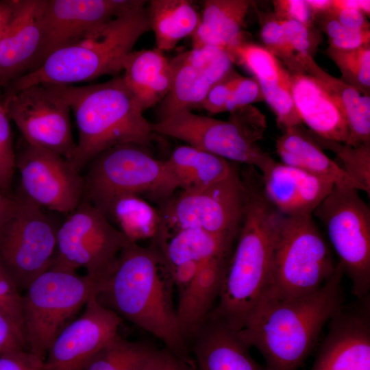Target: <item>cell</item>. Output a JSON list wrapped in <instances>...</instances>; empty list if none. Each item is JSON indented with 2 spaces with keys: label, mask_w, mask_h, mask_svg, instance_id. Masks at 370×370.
<instances>
[{
  "label": "cell",
  "mask_w": 370,
  "mask_h": 370,
  "mask_svg": "<svg viewBox=\"0 0 370 370\" xmlns=\"http://www.w3.org/2000/svg\"><path fill=\"white\" fill-rule=\"evenodd\" d=\"M175 288L171 267L157 245L143 247L130 241L119 252L97 299L160 339L178 357L195 362L180 329Z\"/></svg>",
  "instance_id": "6da1fadb"
},
{
  "label": "cell",
  "mask_w": 370,
  "mask_h": 370,
  "mask_svg": "<svg viewBox=\"0 0 370 370\" xmlns=\"http://www.w3.org/2000/svg\"><path fill=\"white\" fill-rule=\"evenodd\" d=\"M241 175L245 205L237 243L227 265L218 302L208 314L236 331L244 327L267 291L283 216L265 196L261 176L255 168L245 166Z\"/></svg>",
  "instance_id": "7a4b0ae2"
},
{
  "label": "cell",
  "mask_w": 370,
  "mask_h": 370,
  "mask_svg": "<svg viewBox=\"0 0 370 370\" xmlns=\"http://www.w3.org/2000/svg\"><path fill=\"white\" fill-rule=\"evenodd\" d=\"M343 271L335 272L316 292L293 299L261 300L238 335L256 348L267 370H298L326 323L343 306Z\"/></svg>",
  "instance_id": "3957f363"
},
{
  "label": "cell",
  "mask_w": 370,
  "mask_h": 370,
  "mask_svg": "<svg viewBox=\"0 0 370 370\" xmlns=\"http://www.w3.org/2000/svg\"><path fill=\"white\" fill-rule=\"evenodd\" d=\"M57 85L75 114L78 140L69 162L79 171L112 147L151 144V123L122 75L86 86Z\"/></svg>",
  "instance_id": "277c9868"
},
{
  "label": "cell",
  "mask_w": 370,
  "mask_h": 370,
  "mask_svg": "<svg viewBox=\"0 0 370 370\" xmlns=\"http://www.w3.org/2000/svg\"><path fill=\"white\" fill-rule=\"evenodd\" d=\"M145 4L116 18L102 32L54 51L37 69L4 87L3 97L36 84L71 85L117 76L138 40L150 30Z\"/></svg>",
  "instance_id": "5b68a950"
},
{
  "label": "cell",
  "mask_w": 370,
  "mask_h": 370,
  "mask_svg": "<svg viewBox=\"0 0 370 370\" xmlns=\"http://www.w3.org/2000/svg\"><path fill=\"white\" fill-rule=\"evenodd\" d=\"M84 197L105 216L117 198L130 195L164 207L179 184L166 160L153 157L145 146L123 144L109 148L87 164Z\"/></svg>",
  "instance_id": "8992f818"
},
{
  "label": "cell",
  "mask_w": 370,
  "mask_h": 370,
  "mask_svg": "<svg viewBox=\"0 0 370 370\" xmlns=\"http://www.w3.org/2000/svg\"><path fill=\"white\" fill-rule=\"evenodd\" d=\"M230 113L229 119L222 121L184 111L151 123V127L153 133L264 172L275 162L256 144L267 127L265 116L252 105Z\"/></svg>",
  "instance_id": "52a82bcc"
},
{
  "label": "cell",
  "mask_w": 370,
  "mask_h": 370,
  "mask_svg": "<svg viewBox=\"0 0 370 370\" xmlns=\"http://www.w3.org/2000/svg\"><path fill=\"white\" fill-rule=\"evenodd\" d=\"M312 217L282 216L262 299L306 296L321 288L335 272L338 262Z\"/></svg>",
  "instance_id": "ba28073f"
},
{
  "label": "cell",
  "mask_w": 370,
  "mask_h": 370,
  "mask_svg": "<svg viewBox=\"0 0 370 370\" xmlns=\"http://www.w3.org/2000/svg\"><path fill=\"white\" fill-rule=\"evenodd\" d=\"M99 291L89 276L76 272L49 269L36 278L23 295L27 349L45 360L54 338Z\"/></svg>",
  "instance_id": "9c48e42d"
},
{
  "label": "cell",
  "mask_w": 370,
  "mask_h": 370,
  "mask_svg": "<svg viewBox=\"0 0 370 370\" xmlns=\"http://www.w3.org/2000/svg\"><path fill=\"white\" fill-rule=\"evenodd\" d=\"M130 241L83 197L59 225L56 255L50 269L76 272L84 268L100 290L119 252Z\"/></svg>",
  "instance_id": "30bf717a"
},
{
  "label": "cell",
  "mask_w": 370,
  "mask_h": 370,
  "mask_svg": "<svg viewBox=\"0 0 370 370\" xmlns=\"http://www.w3.org/2000/svg\"><path fill=\"white\" fill-rule=\"evenodd\" d=\"M358 190L334 186L314 210L358 299L370 289V209Z\"/></svg>",
  "instance_id": "8fae6325"
},
{
  "label": "cell",
  "mask_w": 370,
  "mask_h": 370,
  "mask_svg": "<svg viewBox=\"0 0 370 370\" xmlns=\"http://www.w3.org/2000/svg\"><path fill=\"white\" fill-rule=\"evenodd\" d=\"M245 192L241 171L234 164L224 179L201 190L182 191L159 212L164 233L198 229L233 243L243 219Z\"/></svg>",
  "instance_id": "7c38bea8"
},
{
  "label": "cell",
  "mask_w": 370,
  "mask_h": 370,
  "mask_svg": "<svg viewBox=\"0 0 370 370\" xmlns=\"http://www.w3.org/2000/svg\"><path fill=\"white\" fill-rule=\"evenodd\" d=\"M14 198L12 213L0 226V265L21 291L51 267L60 224L24 197Z\"/></svg>",
  "instance_id": "4fadbf2b"
},
{
  "label": "cell",
  "mask_w": 370,
  "mask_h": 370,
  "mask_svg": "<svg viewBox=\"0 0 370 370\" xmlns=\"http://www.w3.org/2000/svg\"><path fill=\"white\" fill-rule=\"evenodd\" d=\"M1 100L23 140L70 160L76 147L71 109L57 84H33Z\"/></svg>",
  "instance_id": "5bb4252c"
},
{
  "label": "cell",
  "mask_w": 370,
  "mask_h": 370,
  "mask_svg": "<svg viewBox=\"0 0 370 370\" xmlns=\"http://www.w3.org/2000/svg\"><path fill=\"white\" fill-rule=\"evenodd\" d=\"M23 142L15 158L19 195L42 209L68 214L84 197L81 171L61 155Z\"/></svg>",
  "instance_id": "9a60e30c"
},
{
  "label": "cell",
  "mask_w": 370,
  "mask_h": 370,
  "mask_svg": "<svg viewBox=\"0 0 370 370\" xmlns=\"http://www.w3.org/2000/svg\"><path fill=\"white\" fill-rule=\"evenodd\" d=\"M145 1L47 0L40 47L28 73L54 51L102 32L114 19Z\"/></svg>",
  "instance_id": "2e32d148"
},
{
  "label": "cell",
  "mask_w": 370,
  "mask_h": 370,
  "mask_svg": "<svg viewBox=\"0 0 370 370\" xmlns=\"http://www.w3.org/2000/svg\"><path fill=\"white\" fill-rule=\"evenodd\" d=\"M122 319L100 304L97 295L84 312L66 325L50 345L43 370H84L92 357L116 334Z\"/></svg>",
  "instance_id": "e0dca14e"
},
{
  "label": "cell",
  "mask_w": 370,
  "mask_h": 370,
  "mask_svg": "<svg viewBox=\"0 0 370 370\" xmlns=\"http://www.w3.org/2000/svg\"><path fill=\"white\" fill-rule=\"evenodd\" d=\"M362 299L356 306H343L329 321L310 370H370L369 299Z\"/></svg>",
  "instance_id": "ac0fdd59"
},
{
  "label": "cell",
  "mask_w": 370,
  "mask_h": 370,
  "mask_svg": "<svg viewBox=\"0 0 370 370\" xmlns=\"http://www.w3.org/2000/svg\"><path fill=\"white\" fill-rule=\"evenodd\" d=\"M0 35V86L27 73L38 51L47 0H8Z\"/></svg>",
  "instance_id": "d6986e66"
},
{
  "label": "cell",
  "mask_w": 370,
  "mask_h": 370,
  "mask_svg": "<svg viewBox=\"0 0 370 370\" xmlns=\"http://www.w3.org/2000/svg\"><path fill=\"white\" fill-rule=\"evenodd\" d=\"M265 196L286 217L312 216L332 189L330 180L275 162L261 173Z\"/></svg>",
  "instance_id": "ffe728a7"
},
{
  "label": "cell",
  "mask_w": 370,
  "mask_h": 370,
  "mask_svg": "<svg viewBox=\"0 0 370 370\" xmlns=\"http://www.w3.org/2000/svg\"><path fill=\"white\" fill-rule=\"evenodd\" d=\"M233 63L243 65L254 75L261 88L264 99L277 117L283 130L301 125L291 90V73L265 47L243 42L230 53Z\"/></svg>",
  "instance_id": "44dd1931"
},
{
  "label": "cell",
  "mask_w": 370,
  "mask_h": 370,
  "mask_svg": "<svg viewBox=\"0 0 370 370\" xmlns=\"http://www.w3.org/2000/svg\"><path fill=\"white\" fill-rule=\"evenodd\" d=\"M190 339L197 370H267L251 356L238 331L219 319L207 316Z\"/></svg>",
  "instance_id": "7402d4cb"
},
{
  "label": "cell",
  "mask_w": 370,
  "mask_h": 370,
  "mask_svg": "<svg viewBox=\"0 0 370 370\" xmlns=\"http://www.w3.org/2000/svg\"><path fill=\"white\" fill-rule=\"evenodd\" d=\"M291 90L301 122L310 131L324 139L347 143L349 130L341 111L314 77L291 73Z\"/></svg>",
  "instance_id": "603a6c76"
},
{
  "label": "cell",
  "mask_w": 370,
  "mask_h": 370,
  "mask_svg": "<svg viewBox=\"0 0 370 370\" xmlns=\"http://www.w3.org/2000/svg\"><path fill=\"white\" fill-rule=\"evenodd\" d=\"M282 163L312 175L331 180L335 186L363 190L334 160L330 159L314 139L311 132L301 125L283 130L275 144Z\"/></svg>",
  "instance_id": "cb8c5ba5"
},
{
  "label": "cell",
  "mask_w": 370,
  "mask_h": 370,
  "mask_svg": "<svg viewBox=\"0 0 370 370\" xmlns=\"http://www.w3.org/2000/svg\"><path fill=\"white\" fill-rule=\"evenodd\" d=\"M253 1L249 0H206L200 21L190 36L193 47L214 46L228 53L245 42L243 29Z\"/></svg>",
  "instance_id": "d4e9b609"
},
{
  "label": "cell",
  "mask_w": 370,
  "mask_h": 370,
  "mask_svg": "<svg viewBox=\"0 0 370 370\" xmlns=\"http://www.w3.org/2000/svg\"><path fill=\"white\" fill-rule=\"evenodd\" d=\"M304 72L314 77L341 111L348 127L345 144L357 147L370 144V96L362 95L341 79L321 69L310 56L297 58Z\"/></svg>",
  "instance_id": "484cf974"
},
{
  "label": "cell",
  "mask_w": 370,
  "mask_h": 370,
  "mask_svg": "<svg viewBox=\"0 0 370 370\" xmlns=\"http://www.w3.org/2000/svg\"><path fill=\"white\" fill-rule=\"evenodd\" d=\"M123 71L125 83L143 112L159 103L169 92L170 60L156 48L132 51L123 62Z\"/></svg>",
  "instance_id": "4316f807"
},
{
  "label": "cell",
  "mask_w": 370,
  "mask_h": 370,
  "mask_svg": "<svg viewBox=\"0 0 370 370\" xmlns=\"http://www.w3.org/2000/svg\"><path fill=\"white\" fill-rule=\"evenodd\" d=\"M166 162L183 191L201 190L222 180L236 164L188 145L175 148Z\"/></svg>",
  "instance_id": "83f0119b"
},
{
  "label": "cell",
  "mask_w": 370,
  "mask_h": 370,
  "mask_svg": "<svg viewBox=\"0 0 370 370\" xmlns=\"http://www.w3.org/2000/svg\"><path fill=\"white\" fill-rule=\"evenodd\" d=\"M172 79L169 92L158 103L159 121L201 107L213 84L200 70L190 64L184 53L170 60Z\"/></svg>",
  "instance_id": "f1b7e54d"
},
{
  "label": "cell",
  "mask_w": 370,
  "mask_h": 370,
  "mask_svg": "<svg viewBox=\"0 0 370 370\" xmlns=\"http://www.w3.org/2000/svg\"><path fill=\"white\" fill-rule=\"evenodd\" d=\"M147 8L156 48L162 52L191 36L200 21L193 3L187 0H151Z\"/></svg>",
  "instance_id": "f546056e"
},
{
  "label": "cell",
  "mask_w": 370,
  "mask_h": 370,
  "mask_svg": "<svg viewBox=\"0 0 370 370\" xmlns=\"http://www.w3.org/2000/svg\"><path fill=\"white\" fill-rule=\"evenodd\" d=\"M153 243L171 267L195 260L203 262L221 256H230L233 243L198 229H183L157 237Z\"/></svg>",
  "instance_id": "4dcf8cb0"
},
{
  "label": "cell",
  "mask_w": 370,
  "mask_h": 370,
  "mask_svg": "<svg viewBox=\"0 0 370 370\" xmlns=\"http://www.w3.org/2000/svg\"><path fill=\"white\" fill-rule=\"evenodd\" d=\"M106 217L115 222L119 230L131 241L153 238L161 223L160 212L144 198L134 195L117 198Z\"/></svg>",
  "instance_id": "1f68e13d"
},
{
  "label": "cell",
  "mask_w": 370,
  "mask_h": 370,
  "mask_svg": "<svg viewBox=\"0 0 370 370\" xmlns=\"http://www.w3.org/2000/svg\"><path fill=\"white\" fill-rule=\"evenodd\" d=\"M156 349L143 341H132L116 334L89 360L84 370H143Z\"/></svg>",
  "instance_id": "d6a6232c"
},
{
  "label": "cell",
  "mask_w": 370,
  "mask_h": 370,
  "mask_svg": "<svg viewBox=\"0 0 370 370\" xmlns=\"http://www.w3.org/2000/svg\"><path fill=\"white\" fill-rule=\"evenodd\" d=\"M325 53L338 66L343 82L370 96V45L352 49L328 47Z\"/></svg>",
  "instance_id": "836d02e7"
},
{
  "label": "cell",
  "mask_w": 370,
  "mask_h": 370,
  "mask_svg": "<svg viewBox=\"0 0 370 370\" xmlns=\"http://www.w3.org/2000/svg\"><path fill=\"white\" fill-rule=\"evenodd\" d=\"M311 134L323 149H329L336 154L343 162L342 168L369 195L370 144L353 147L345 143L322 138L312 132Z\"/></svg>",
  "instance_id": "e575fe53"
},
{
  "label": "cell",
  "mask_w": 370,
  "mask_h": 370,
  "mask_svg": "<svg viewBox=\"0 0 370 370\" xmlns=\"http://www.w3.org/2000/svg\"><path fill=\"white\" fill-rule=\"evenodd\" d=\"M260 25V37L264 45L291 73H304L294 51L286 38L280 19L273 13L256 10Z\"/></svg>",
  "instance_id": "d590c367"
},
{
  "label": "cell",
  "mask_w": 370,
  "mask_h": 370,
  "mask_svg": "<svg viewBox=\"0 0 370 370\" xmlns=\"http://www.w3.org/2000/svg\"><path fill=\"white\" fill-rule=\"evenodd\" d=\"M183 53L186 61L203 72L213 84L233 70V61L230 56L221 48L204 45L193 47Z\"/></svg>",
  "instance_id": "8d00e7d4"
},
{
  "label": "cell",
  "mask_w": 370,
  "mask_h": 370,
  "mask_svg": "<svg viewBox=\"0 0 370 370\" xmlns=\"http://www.w3.org/2000/svg\"><path fill=\"white\" fill-rule=\"evenodd\" d=\"M328 38L329 47L352 49L370 45V30H354L343 27L329 12L316 16Z\"/></svg>",
  "instance_id": "74e56055"
},
{
  "label": "cell",
  "mask_w": 370,
  "mask_h": 370,
  "mask_svg": "<svg viewBox=\"0 0 370 370\" xmlns=\"http://www.w3.org/2000/svg\"><path fill=\"white\" fill-rule=\"evenodd\" d=\"M10 121L0 99V191L8 196L16 171V151Z\"/></svg>",
  "instance_id": "f35d334b"
},
{
  "label": "cell",
  "mask_w": 370,
  "mask_h": 370,
  "mask_svg": "<svg viewBox=\"0 0 370 370\" xmlns=\"http://www.w3.org/2000/svg\"><path fill=\"white\" fill-rule=\"evenodd\" d=\"M13 278L0 265V314L24 335L23 295Z\"/></svg>",
  "instance_id": "ab89813d"
},
{
  "label": "cell",
  "mask_w": 370,
  "mask_h": 370,
  "mask_svg": "<svg viewBox=\"0 0 370 370\" xmlns=\"http://www.w3.org/2000/svg\"><path fill=\"white\" fill-rule=\"evenodd\" d=\"M279 19L288 42L297 58L304 56L313 57L320 42V35L314 27H307L294 20Z\"/></svg>",
  "instance_id": "60d3db41"
},
{
  "label": "cell",
  "mask_w": 370,
  "mask_h": 370,
  "mask_svg": "<svg viewBox=\"0 0 370 370\" xmlns=\"http://www.w3.org/2000/svg\"><path fill=\"white\" fill-rule=\"evenodd\" d=\"M264 101L260 84L254 77L240 75L224 108L225 112L250 106Z\"/></svg>",
  "instance_id": "b9f144b4"
},
{
  "label": "cell",
  "mask_w": 370,
  "mask_h": 370,
  "mask_svg": "<svg viewBox=\"0 0 370 370\" xmlns=\"http://www.w3.org/2000/svg\"><path fill=\"white\" fill-rule=\"evenodd\" d=\"M240 75L233 69L224 78L213 84L200 108L211 114L224 112L225 104Z\"/></svg>",
  "instance_id": "7bdbcfd3"
},
{
  "label": "cell",
  "mask_w": 370,
  "mask_h": 370,
  "mask_svg": "<svg viewBox=\"0 0 370 370\" xmlns=\"http://www.w3.org/2000/svg\"><path fill=\"white\" fill-rule=\"evenodd\" d=\"M273 4V14L278 18L294 20L313 27L314 17L305 0H275Z\"/></svg>",
  "instance_id": "ee69618b"
},
{
  "label": "cell",
  "mask_w": 370,
  "mask_h": 370,
  "mask_svg": "<svg viewBox=\"0 0 370 370\" xmlns=\"http://www.w3.org/2000/svg\"><path fill=\"white\" fill-rule=\"evenodd\" d=\"M44 359L28 349H18L0 355V370H43Z\"/></svg>",
  "instance_id": "f6af8a7d"
},
{
  "label": "cell",
  "mask_w": 370,
  "mask_h": 370,
  "mask_svg": "<svg viewBox=\"0 0 370 370\" xmlns=\"http://www.w3.org/2000/svg\"><path fill=\"white\" fill-rule=\"evenodd\" d=\"M143 370H197L195 362H187L164 347L156 348Z\"/></svg>",
  "instance_id": "bcb514c9"
},
{
  "label": "cell",
  "mask_w": 370,
  "mask_h": 370,
  "mask_svg": "<svg viewBox=\"0 0 370 370\" xmlns=\"http://www.w3.org/2000/svg\"><path fill=\"white\" fill-rule=\"evenodd\" d=\"M18 349H27L23 334L0 314V355Z\"/></svg>",
  "instance_id": "7dc6e473"
},
{
  "label": "cell",
  "mask_w": 370,
  "mask_h": 370,
  "mask_svg": "<svg viewBox=\"0 0 370 370\" xmlns=\"http://www.w3.org/2000/svg\"><path fill=\"white\" fill-rule=\"evenodd\" d=\"M201 263L202 262L189 260L171 267L175 287L178 292V297L184 294L191 285Z\"/></svg>",
  "instance_id": "c3c4849f"
},
{
  "label": "cell",
  "mask_w": 370,
  "mask_h": 370,
  "mask_svg": "<svg viewBox=\"0 0 370 370\" xmlns=\"http://www.w3.org/2000/svg\"><path fill=\"white\" fill-rule=\"evenodd\" d=\"M343 27L354 30H369L367 16L356 9L331 8L329 12Z\"/></svg>",
  "instance_id": "681fc988"
},
{
  "label": "cell",
  "mask_w": 370,
  "mask_h": 370,
  "mask_svg": "<svg viewBox=\"0 0 370 370\" xmlns=\"http://www.w3.org/2000/svg\"><path fill=\"white\" fill-rule=\"evenodd\" d=\"M333 9L350 8L362 12L367 17L370 15L369 0H332Z\"/></svg>",
  "instance_id": "f907efd6"
},
{
  "label": "cell",
  "mask_w": 370,
  "mask_h": 370,
  "mask_svg": "<svg viewBox=\"0 0 370 370\" xmlns=\"http://www.w3.org/2000/svg\"><path fill=\"white\" fill-rule=\"evenodd\" d=\"M16 202L14 197L6 195L0 191V226L12 213Z\"/></svg>",
  "instance_id": "816d5d0a"
},
{
  "label": "cell",
  "mask_w": 370,
  "mask_h": 370,
  "mask_svg": "<svg viewBox=\"0 0 370 370\" xmlns=\"http://www.w3.org/2000/svg\"><path fill=\"white\" fill-rule=\"evenodd\" d=\"M305 1L314 18L316 16L330 12L332 8V0Z\"/></svg>",
  "instance_id": "f5cc1de1"
},
{
  "label": "cell",
  "mask_w": 370,
  "mask_h": 370,
  "mask_svg": "<svg viewBox=\"0 0 370 370\" xmlns=\"http://www.w3.org/2000/svg\"><path fill=\"white\" fill-rule=\"evenodd\" d=\"M6 15V3L5 1H0V35L3 26Z\"/></svg>",
  "instance_id": "db71d44e"
}]
</instances>
